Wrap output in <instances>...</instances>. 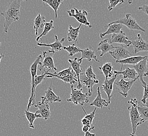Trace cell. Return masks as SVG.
<instances>
[{
  "mask_svg": "<svg viewBox=\"0 0 148 136\" xmlns=\"http://www.w3.org/2000/svg\"><path fill=\"white\" fill-rule=\"evenodd\" d=\"M21 2L22 1L21 0L12 1L6 7L5 11L1 13V15L5 18L4 27L5 33H8L9 27L12 24L20 19Z\"/></svg>",
  "mask_w": 148,
  "mask_h": 136,
  "instance_id": "1",
  "label": "cell"
},
{
  "mask_svg": "<svg viewBox=\"0 0 148 136\" xmlns=\"http://www.w3.org/2000/svg\"><path fill=\"white\" fill-rule=\"evenodd\" d=\"M128 103L131 105L130 106L128 107V109L129 111L132 129V133L130 134V135L131 136H136V133L137 132L138 126L142 125L145 122L140 117L138 110V107L139 105L137 99H132L130 101H129Z\"/></svg>",
  "mask_w": 148,
  "mask_h": 136,
  "instance_id": "2",
  "label": "cell"
},
{
  "mask_svg": "<svg viewBox=\"0 0 148 136\" xmlns=\"http://www.w3.org/2000/svg\"><path fill=\"white\" fill-rule=\"evenodd\" d=\"M89 101L87 94L83 93V89L74 88L73 85H71V97L67 99V102L73 103L74 105H80L83 106L86 103H88Z\"/></svg>",
  "mask_w": 148,
  "mask_h": 136,
  "instance_id": "3",
  "label": "cell"
},
{
  "mask_svg": "<svg viewBox=\"0 0 148 136\" xmlns=\"http://www.w3.org/2000/svg\"><path fill=\"white\" fill-rule=\"evenodd\" d=\"M113 24H121L123 25H124L125 26H127L130 30L140 31L145 32V33L146 31L145 29L142 28L138 24L136 20L132 17L130 14H127L125 15V17L119 19L116 21L111 22L108 24V25H111Z\"/></svg>",
  "mask_w": 148,
  "mask_h": 136,
  "instance_id": "4",
  "label": "cell"
},
{
  "mask_svg": "<svg viewBox=\"0 0 148 136\" xmlns=\"http://www.w3.org/2000/svg\"><path fill=\"white\" fill-rule=\"evenodd\" d=\"M67 13L69 17H74L82 25H85L91 28L92 26L87 20L88 12L86 10H79L76 8L67 10Z\"/></svg>",
  "mask_w": 148,
  "mask_h": 136,
  "instance_id": "5",
  "label": "cell"
},
{
  "mask_svg": "<svg viewBox=\"0 0 148 136\" xmlns=\"http://www.w3.org/2000/svg\"><path fill=\"white\" fill-rule=\"evenodd\" d=\"M138 79V78L137 77V78L134 80L125 81L123 78H121L120 80H118L116 82V85L117 86L119 93L121 94L123 97H127L129 91L131 89L134 83L136 82Z\"/></svg>",
  "mask_w": 148,
  "mask_h": 136,
  "instance_id": "6",
  "label": "cell"
},
{
  "mask_svg": "<svg viewBox=\"0 0 148 136\" xmlns=\"http://www.w3.org/2000/svg\"><path fill=\"white\" fill-rule=\"evenodd\" d=\"M54 54L51 52L50 50H49L48 51H43V56L44 59L43 63L40 65V68H39L40 71H42L45 68H48L50 71L51 70L57 71V69L55 65L53 59Z\"/></svg>",
  "mask_w": 148,
  "mask_h": 136,
  "instance_id": "7",
  "label": "cell"
},
{
  "mask_svg": "<svg viewBox=\"0 0 148 136\" xmlns=\"http://www.w3.org/2000/svg\"><path fill=\"white\" fill-rule=\"evenodd\" d=\"M127 47L125 45L119 46L115 47L112 51L109 52L111 56L116 61H121L127 59L131 56V54L127 49Z\"/></svg>",
  "mask_w": 148,
  "mask_h": 136,
  "instance_id": "8",
  "label": "cell"
},
{
  "mask_svg": "<svg viewBox=\"0 0 148 136\" xmlns=\"http://www.w3.org/2000/svg\"><path fill=\"white\" fill-rule=\"evenodd\" d=\"M131 42L134 47V54H136L143 51H148V43L143 39L140 34H138L137 37Z\"/></svg>",
  "mask_w": 148,
  "mask_h": 136,
  "instance_id": "9",
  "label": "cell"
},
{
  "mask_svg": "<svg viewBox=\"0 0 148 136\" xmlns=\"http://www.w3.org/2000/svg\"><path fill=\"white\" fill-rule=\"evenodd\" d=\"M34 106L35 107L38 108V110L35 113L37 114H40L42 116V118L47 120L51 117L50 107L48 103H46L42 100L41 102L35 104Z\"/></svg>",
  "mask_w": 148,
  "mask_h": 136,
  "instance_id": "10",
  "label": "cell"
},
{
  "mask_svg": "<svg viewBox=\"0 0 148 136\" xmlns=\"http://www.w3.org/2000/svg\"><path fill=\"white\" fill-rule=\"evenodd\" d=\"M134 69L136 70L138 74V79L141 82V85H146L147 84L143 80L144 75L148 72V69L147 67V58L145 59L140 61L137 65H134Z\"/></svg>",
  "mask_w": 148,
  "mask_h": 136,
  "instance_id": "11",
  "label": "cell"
},
{
  "mask_svg": "<svg viewBox=\"0 0 148 136\" xmlns=\"http://www.w3.org/2000/svg\"><path fill=\"white\" fill-rule=\"evenodd\" d=\"M117 75H114V76L112 77L111 79L105 81L103 83V84H102V90L105 92L106 93L108 97V108L109 110L110 109V105L111 103L112 92L113 91L114 83L117 79Z\"/></svg>",
  "mask_w": 148,
  "mask_h": 136,
  "instance_id": "12",
  "label": "cell"
},
{
  "mask_svg": "<svg viewBox=\"0 0 148 136\" xmlns=\"http://www.w3.org/2000/svg\"><path fill=\"white\" fill-rule=\"evenodd\" d=\"M69 63L71 67L74 72L76 74L77 77V81H78V85H77V89L81 90L83 89V85H82L81 83L80 82L79 77L80 74L83 73V70L81 67L82 62H79L78 61L77 58H75L74 59H69Z\"/></svg>",
  "mask_w": 148,
  "mask_h": 136,
  "instance_id": "13",
  "label": "cell"
},
{
  "mask_svg": "<svg viewBox=\"0 0 148 136\" xmlns=\"http://www.w3.org/2000/svg\"><path fill=\"white\" fill-rule=\"evenodd\" d=\"M80 82L81 83L82 85H85L86 88H87L88 90V92L87 93L88 97H91L92 95V93L93 91V86L95 84H98L99 81L98 80H94L90 79L86 77L84 72H83L80 74L79 77Z\"/></svg>",
  "mask_w": 148,
  "mask_h": 136,
  "instance_id": "14",
  "label": "cell"
},
{
  "mask_svg": "<svg viewBox=\"0 0 148 136\" xmlns=\"http://www.w3.org/2000/svg\"><path fill=\"white\" fill-rule=\"evenodd\" d=\"M109 41L112 44L114 43H117L125 46L127 47L132 45V42L128 39L125 33L123 31L119 34H112L111 39L109 40Z\"/></svg>",
  "mask_w": 148,
  "mask_h": 136,
  "instance_id": "15",
  "label": "cell"
},
{
  "mask_svg": "<svg viewBox=\"0 0 148 136\" xmlns=\"http://www.w3.org/2000/svg\"><path fill=\"white\" fill-rule=\"evenodd\" d=\"M55 40L54 43L51 44H43V43H37V45L40 47H49L51 48V50L50 51L53 54L58 52V51H61L62 49H63V44L65 38H63L62 39L60 40L58 39V38L57 35H55Z\"/></svg>",
  "mask_w": 148,
  "mask_h": 136,
  "instance_id": "16",
  "label": "cell"
},
{
  "mask_svg": "<svg viewBox=\"0 0 148 136\" xmlns=\"http://www.w3.org/2000/svg\"><path fill=\"white\" fill-rule=\"evenodd\" d=\"M45 97H42L41 98L42 100L46 103L49 104V103H53L55 102L60 103L62 102V99L60 98V97L56 95L52 90V81L51 82V84L49 88L45 91Z\"/></svg>",
  "mask_w": 148,
  "mask_h": 136,
  "instance_id": "17",
  "label": "cell"
},
{
  "mask_svg": "<svg viewBox=\"0 0 148 136\" xmlns=\"http://www.w3.org/2000/svg\"><path fill=\"white\" fill-rule=\"evenodd\" d=\"M82 57L79 59H78V61L79 62H82L83 59H87L89 62H91L92 60H94L97 63H100L99 60L97 59L96 56V52L92 48L91 46L89 48L82 50Z\"/></svg>",
  "mask_w": 148,
  "mask_h": 136,
  "instance_id": "18",
  "label": "cell"
},
{
  "mask_svg": "<svg viewBox=\"0 0 148 136\" xmlns=\"http://www.w3.org/2000/svg\"><path fill=\"white\" fill-rule=\"evenodd\" d=\"M123 25L121 24H113L111 25H106L105 28L107 29V31L103 33L100 34V38L103 39L106 35H109L110 34H119L122 32L121 29Z\"/></svg>",
  "mask_w": 148,
  "mask_h": 136,
  "instance_id": "19",
  "label": "cell"
},
{
  "mask_svg": "<svg viewBox=\"0 0 148 136\" xmlns=\"http://www.w3.org/2000/svg\"><path fill=\"white\" fill-rule=\"evenodd\" d=\"M45 72L46 74V77L47 78H58V77L61 78V77H67L69 75H74L76 77V74L74 72L71 66L69 68L64 69L60 72H55L54 73H51L49 70L45 71Z\"/></svg>",
  "mask_w": 148,
  "mask_h": 136,
  "instance_id": "20",
  "label": "cell"
},
{
  "mask_svg": "<svg viewBox=\"0 0 148 136\" xmlns=\"http://www.w3.org/2000/svg\"><path fill=\"white\" fill-rule=\"evenodd\" d=\"M114 48L115 47H114L112 44L110 43L109 39H106L99 43L97 47V51H101L100 56L103 57L106 54L112 51Z\"/></svg>",
  "mask_w": 148,
  "mask_h": 136,
  "instance_id": "21",
  "label": "cell"
},
{
  "mask_svg": "<svg viewBox=\"0 0 148 136\" xmlns=\"http://www.w3.org/2000/svg\"><path fill=\"white\" fill-rule=\"evenodd\" d=\"M114 74L115 75H121L124 79L134 80L137 78L138 74L136 70L134 69L127 68L125 69L124 71H116L114 70Z\"/></svg>",
  "mask_w": 148,
  "mask_h": 136,
  "instance_id": "22",
  "label": "cell"
},
{
  "mask_svg": "<svg viewBox=\"0 0 148 136\" xmlns=\"http://www.w3.org/2000/svg\"><path fill=\"white\" fill-rule=\"evenodd\" d=\"M90 106H95L97 108L102 109L103 107H108V103L103 99L100 92V87L97 88V96L94 101L90 104Z\"/></svg>",
  "mask_w": 148,
  "mask_h": 136,
  "instance_id": "23",
  "label": "cell"
},
{
  "mask_svg": "<svg viewBox=\"0 0 148 136\" xmlns=\"http://www.w3.org/2000/svg\"><path fill=\"white\" fill-rule=\"evenodd\" d=\"M82 24H80L79 26L77 28H73L71 25H69V33L67 34V39L69 42L74 41L76 45L78 41V36L79 34L80 29Z\"/></svg>",
  "mask_w": 148,
  "mask_h": 136,
  "instance_id": "24",
  "label": "cell"
},
{
  "mask_svg": "<svg viewBox=\"0 0 148 136\" xmlns=\"http://www.w3.org/2000/svg\"><path fill=\"white\" fill-rule=\"evenodd\" d=\"M147 58L146 56H135V57H130L121 61H116V63H120L121 65V70L123 71V65H136L137 63H140V61H143L144 59H145Z\"/></svg>",
  "mask_w": 148,
  "mask_h": 136,
  "instance_id": "25",
  "label": "cell"
},
{
  "mask_svg": "<svg viewBox=\"0 0 148 136\" xmlns=\"http://www.w3.org/2000/svg\"><path fill=\"white\" fill-rule=\"evenodd\" d=\"M99 69L102 71L101 73L103 74V75L105 77V81H107L109 78L113 77L114 70L112 63H106L101 67H99Z\"/></svg>",
  "mask_w": 148,
  "mask_h": 136,
  "instance_id": "26",
  "label": "cell"
},
{
  "mask_svg": "<svg viewBox=\"0 0 148 136\" xmlns=\"http://www.w3.org/2000/svg\"><path fill=\"white\" fill-rule=\"evenodd\" d=\"M46 23L45 17L38 14L34 21V29L35 30V35H38V31L40 29H42Z\"/></svg>",
  "mask_w": 148,
  "mask_h": 136,
  "instance_id": "27",
  "label": "cell"
},
{
  "mask_svg": "<svg viewBox=\"0 0 148 136\" xmlns=\"http://www.w3.org/2000/svg\"><path fill=\"white\" fill-rule=\"evenodd\" d=\"M25 115L29 122V127L34 128V121L36 118H42L40 114H37L36 113H32L29 111H25Z\"/></svg>",
  "mask_w": 148,
  "mask_h": 136,
  "instance_id": "28",
  "label": "cell"
},
{
  "mask_svg": "<svg viewBox=\"0 0 148 136\" xmlns=\"http://www.w3.org/2000/svg\"><path fill=\"white\" fill-rule=\"evenodd\" d=\"M43 2L51 7L55 12V18H57V11L60 4L63 3V0H43Z\"/></svg>",
  "mask_w": 148,
  "mask_h": 136,
  "instance_id": "29",
  "label": "cell"
},
{
  "mask_svg": "<svg viewBox=\"0 0 148 136\" xmlns=\"http://www.w3.org/2000/svg\"><path fill=\"white\" fill-rule=\"evenodd\" d=\"M54 29V21L53 20H51L49 22H46L45 26H44V29L43 30L42 33L40 35V36H38L36 39V41H38L40 39L42 38V37L43 36H45L47 34L49 33V31H51L52 29Z\"/></svg>",
  "mask_w": 148,
  "mask_h": 136,
  "instance_id": "30",
  "label": "cell"
},
{
  "mask_svg": "<svg viewBox=\"0 0 148 136\" xmlns=\"http://www.w3.org/2000/svg\"><path fill=\"white\" fill-rule=\"evenodd\" d=\"M63 49L65 50L68 51L69 56V57L74 56L75 54L81 52L82 50L77 47L75 44H74L71 45H69L68 47L63 46Z\"/></svg>",
  "mask_w": 148,
  "mask_h": 136,
  "instance_id": "31",
  "label": "cell"
},
{
  "mask_svg": "<svg viewBox=\"0 0 148 136\" xmlns=\"http://www.w3.org/2000/svg\"><path fill=\"white\" fill-rule=\"evenodd\" d=\"M138 110L141 118L145 122L148 121V107L144 106L143 105H138Z\"/></svg>",
  "mask_w": 148,
  "mask_h": 136,
  "instance_id": "32",
  "label": "cell"
},
{
  "mask_svg": "<svg viewBox=\"0 0 148 136\" xmlns=\"http://www.w3.org/2000/svg\"><path fill=\"white\" fill-rule=\"evenodd\" d=\"M84 73L85 74L86 77H87L89 79L94 80H97L96 75L94 73L93 69H92V67L91 65L86 69L85 71L84 72Z\"/></svg>",
  "mask_w": 148,
  "mask_h": 136,
  "instance_id": "33",
  "label": "cell"
},
{
  "mask_svg": "<svg viewBox=\"0 0 148 136\" xmlns=\"http://www.w3.org/2000/svg\"><path fill=\"white\" fill-rule=\"evenodd\" d=\"M109 3L110 4L108 6V9L109 11H111L116 6L125 3V1L123 0H109Z\"/></svg>",
  "mask_w": 148,
  "mask_h": 136,
  "instance_id": "34",
  "label": "cell"
},
{
  "mask_svg": "<svg viewBox=\"0 0 148 136\" xmlns=\"http://www.w3.org/2000/svg\"><path fill=\"white\" fill-rule=\"evenodd\" d=\"M82 108H83V110L86 114V116L84 117V118L87 119L88 121H89L91 124H92V122H93V120H94V118L95 117V113H96V111L97 110V108H95L93 112L89 114H87L86 113V111H85V109L83 108V106H82Z\"/></svg>",
  "mask_w": 148,
  "mask_h": 136,
  "instance_id": "35",
  "label": "cell"
},
{
  "mask_svg": "<svg viewBox=\"0 0 148 136\" xmlns=\"http://www.w3.org/2000/svg\"><path fill=\"white\" fill-rule=\"evenodd\" d=\"M143 86L144 88V94L143 99H141V102L143 103V105H145L147 102V99H148V84L143 85Z\"/></svg>",
  "mask_w": 148,
  "mask_h": 136,
  "instance_id": "36",
  "label": "cell"
},
{
  "mask_svg": "<svg viewBox=\"0 0 148 136\" xmlns=\"http://www.w3.org/2000/svg\"><path fill=\"white\" fill-rule=\"evenodd\" d=\"M138 10H140V11H141L144 12L148 16V5L145 4V5H143L142 6L139 7L138 8Z\"/></svg>",
  "mask_w": 148,
  "mask_h": 136,
  "instance_id": "37",
  "label": "cell"
},
{
  "mask_svg": "<svg viewBox=\"0 0 148 136\" xmlns=\"http://www.w3.org/2000/svg\"><path fill=\"white\" fill-rule=\"evenodd\" d=\"M92 130L91 128L90 127H89L88 126H83L82 127V131L83 132H84L85 133L88 132L89 131H91Z\"/></svg>",
  "mask_w": 148,
  "mask_h": 136,
  "instance_id": "38",
  "label": "cell"
},
{
  "mask_svg": "<svg viewBox=\"0 0 148 136\" xmlns=\"http://www.w3.org/2000/svg\"><path fill=\"white\" fill-rule=\"evenodd\" d=\"M85 136H96V135L94 133H90L89 131H88L86 133Z\"/></svg>",
  "mask_w": 148,
  "mask_h": 136,
  "instance_id": "39",
  "label": "cell"
},
{
  "mask_svg": "<svg viewBox=\"0 0 148 136\" xmlns=\"http://www.w3.org/2000/svg\"><path fill=\"white\" fill-rule=\"evenodd\" d=\"M147 69H148V56H147ZM148 71L147 73H146L144 75V77H147V76H148Z\"/></svg>",
  "mask_w": 148,
  "mask_h": 136,
  "instance_id": "40",
  "label": "cell"
},
{
  "mask_svg": "<svg viewBox=\"0 0 148 136\" xmlns=\"http://www.w3.org/2000/svg\"><path fill=\"white\" fill-rule=\"evenodd\" d=\"M4 57V56L3 54H0V63H1V60H2Z\"/></svg>",
  "mask_w": 148,
  "mask_h": 136,
  "instance_id": "41",
  "label": "cell"
},
{
  "mask_svg": "<svg viewBox=\"0 0 148 136\" xmlns=\"http://www.w3.org/2000/svg\"><path fill=\"white\" fill-rule=\"evenodd\" d=\"M144 106H145V107H148V102H146V103H145V105H143Z\"/></svg>",
  "mask_w": 148,
  "mask_h": 136,
  "instance_id": "42",
  "label": "cell"
},
{
  "mask_svg": "<svg viewBox=\"0 0 148 136\" xmlns=\"http://www.w3.org/2000/svg\"><path fill=\"white\" fill-rule=\"evenodd\" d=\"M1 45V43H0V46Z\"/></svg>",
  "mask_w": 148,
  "mask_h": 136,
  "instance_id": "43",
  "label": "cell"
},
{
  "mask_svg": "<svg viewBox=\"0 0 148 136\" xmlns=\"http://www.w3.org/2000/svg\"><path fill=\"white\" fill-rule=\"evenodd\" d=\"M0 113H1V110H0Z\"/></svg>",
  "mask_w": 148,
  "mask_h": 136,
  "instance_id": "44",
  "label": "cell"
},
{
  "mask_svg": "<svg viewBox=\"0 0 148 136\" xmlns=\"http://www.w3.org/2000/svg\"><path fill=\"white\" fill-rule=\"evenodd\" d=\"M137 136V135H136V136Z\"/></svg>",
  "mask_w": 148,
  "mask_h": 136,
  "instance_id": "45",
  "label": "cell"
}]
</instances>
